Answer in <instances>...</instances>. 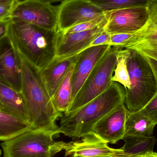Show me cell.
Masks as SVG:
<instances>
[{
  "label": "cell",
  "mask_w": 157,
  "mask_h": 157,
  "mask_svg": "<svg viewBox=\"0 0 157 157\" xmlns=\"http://www.w3.org/2000/svg\"><path fill=\"white\" fill-rule=\"evenodd\" d=\"M14 48L21 70V92L27 110L29 124L33 129L57 131L59 126L56 121L63 113L55 108L41 71Z\"/></svg>",
  "instance_id": "6da1fadb"
},
{
  "label": "cell",
  "mask_w": 157,
  "mask_h": 157,
  "mask_svg": "<svg viewBox=\"0 0 157 157\" xmlns=\"http://www.w3.org/2000/svg\"><path fill=\"white\" fill-rule=\"evenodd\" d=\"M126 91L120 83L112 82L109 88L77 110L63 113L58 134L82 138L93 132L95 124L116 107L124 103Z\"/></svg>",
  "instance_id": "7a4b0ae2"
},
{
  "label": "cell",
  "mask_w": 157,
  "mask_h": 157,
  "mask_svg": "<svg viewBox=\"0 0 157 157\" xmlns=\"http://www.w3.org/2000/svg\"><path fill=\"white\" fill-rule=\"evenodd\" d=\"M61 32L40 28L16 18H10L7 36L15 48L40 70L56 57Z\"/></svg>",
  "instance_id": "3957f363"
},
{
  "label": "cell",
  "mask_w": 157,
  "mask_h": 157,
  "mask_svg": "<svg viewBox=\"0 0 157 157\" xmlns=\"http://www.w3.org/2000/svg\"><path fill=\"white\" fill-rule=\"evenodd\" d=\"M129 50L127 60L131 86L125 90L124 104L130 112L139 111L157 92L155 75L146 59L136 51Z\"/></svg>",
  "instance_id": "277c9868"
},
{
  "label": "cell",
  "mask_w": 157,
  "mask_h": 157,
  "mask_svg": "<svg viewBox=\"0 0 157 157\" xmlns=\"http://www.w3.org/2000/svg\"><path fill=\"white\" fill-rule=\"evenodd\" d=\"M57 131L30 129L0 144L3 157H52L61 151L53 136Z\"/></svg>",
  "instance_id": "5b68a950"
},
{
  "label": "cell",
  "mask_w": 157,
  "mask_h": 157,
  "mask_svg": "<svg viewBox=\"0 0 157 157\" xmlns=\"http://www.w3.org/2000/svg\"><path fill=\"white\" fill-rule=\"evenodd\" d=\"M121 49L113 46L109 48L85 80L67 113L77 110L109 88Z\"/></svg>",
  "instance_id": "8992f818"
},
{
  "label": "cell",
  "mask_w": 157,
  "mask_h": 157,
  "mask_svg": "<svg viewBox=\"0 0 157 157\" xmlns=\"http://www.w3.org/2000/svg\"><path fill=\"white\" fill-rule=\"evenodd\" d=\"M58 6L44 0H19L10 18L19 19L40 28L56 31L58 28Z\"/></svg>",
  "instance_id": "52a82bcc"
},
{
  "label": "cell",
  "mask_w": 157,
  "mask_h": 157,
  "mask_svg": "<svg viewBox=\"0 0 157 157\" xmlns=\"http://www.w3.org/2000/svg\"><path fill=\"white\" fill-rule=\"evenodd\" d=\"M105 15L90 0H65L58 6V28L64 32L71 28Z\"/></svg>",
  "instance_id": "ba28073f"
},
{
  "label": "cell",
  "mask_w": 157,
  "mask_h": 157,
  "mask_svg": "<svg viewBox=\"0 0 157 157\" xmlns=\"http://www.w3.org/2000/svg\"><path fill=\"white\" fill-rule=\"evenodd\" d=\"M105 30L112 34L132 33L143 27L149 16L148 6H135L105 12Z\"/></svg>",
  "instance_id": "9c48e42d"
},
{
  "label": "cell",
  "mask_w": 157,
  "mask_h": 157,
  "mask_svg": "<svg viewBox=\"0 0 157 157\" xmlns=\"http://www.w3.org/2000/svg\"><path fill=\"white\" fill-rule=\"evenodd\" d=\"M81 140L74 142H58L61 151H65V157H123L121 148L115 149L108 145L94 132L82 137Z\"/></svg>",
  "instance_id": "30bf717a"
},
{
  "label": "cell",
  "mask_w": 157,
  "mask_h": 157,
  "mask_svg": "<svg viewBox=\"0 0 157 157\" xmlns=\"http://www.w3.org/2000/svg\"><path fill=\"white\" fill-rule=\"evenodd\" d=\"M128 113L124 103L119 105L98 122L93 132L108 144H117L125 135Z\"/></svg>",
  "instance_id": "8fae6325"
},
{
  "label": "cell",
  "mask_w": 157,
  "mask_h": 157,
  "mask_svg": "<svg viewBox=\"0 0 157 157\" xmlns=\"http://www.w3.org/2000/svg\"><path fill=\"white\" fill-rule=\"evenodd\" d=\"M0 83L21 92V70L15 50L7 35L0 40Z\"/></svg>",
  "instance_id": "7c38bea8"
},
{
  "label": "cell",
  "mask_w": 157,
  "mask_h": 157,
  "mask_svg": "<svg viewBox=\"0 0 157 157\" xmlns=\"http://www.w3.org/2000/svg\"><path fill=\"white\" fill-rule=\"evenodd\" d=\"M111 47L110 45L90 47L78 53L73 74V101L91 71Z\"/></svg>",
  "instance_id": "4fadbf2b"
},
{
  "label": "cell",
  "mask_w": 157,
  "mask_h": 157,
  "mask_svg": "<svg viewBox=\"0 0 157 157\" xmlns=\"http://www.w3.org/2000/svg\"><path fill=\"white\" fill-rule=\"evenodd\" d=\"M105 26L83 32L72 33L61 32L55 58L63 59L73 57L87 48L92 41L105 29Z\"/></svg>",
  "instance_id": "5bb4252c"
},
{
  "label": "cell",
  "mask_w": 157,
  "mask_h": 157,
  "mask_svg": "<svg viewBox=\"0 0 157 157\" xmlns=\"http://www.w3.org/2000/svg\"><path fill=\"white\" fill-rule=\"evenodd\" d=\"M78 56V54L65 59L55 58L47 67L40 70L45 85L52 98L59 85L72 64L77 59Z\"/></svg>",
  "instance_id": "9a60e30c"
},
{
  "label": "cell",
  "mask_w": 157,
  "mask_h": 157,
  "mask_svg": "<svg viewBox=\"0 0 157 157\" xmlns=\"http://www.w3.org/2000/svg\"><path fill=\"white\" fill-rule=\"evenodd\" d=\"M0 110L29 123L27 110L21 92H18L1 83Z\"/></svg>",
  "instance_id": "2e32d148"
},
{
  "label": "cell",
  "mask_w": 157,
  "mask_h": 157,
  "mask_svg": "<svg viewBox=\"0 0 157 157\" xmlns=\"http://www.w3.org/2000/svg\"><path fill=\"white\" fill-rule=\"evenodd\" d=\"M156 125L139 111H128L124 136H153Z\"/></svg>",
  "instance_id": "e0dca14e"
},
{
  "label": "cell",
  "mask_w": 157,
  "mask_h": 157,
  "mask_svg": "<svg viewBox=\"0 0 157 157\" xmlns=\"http://www.w3.org/2000/svg\"><path fill=\"white\" fill-rule=\"evenodd\" d=\"M75 61L70 67L52 98L57 110L63 113L68 112L73 101L72 82Z\"/></svg>",
  "instance_id": "ac0fdd59"
},
{
  "label": "cell",
  "mask_w": 157,
  "mask_h": 157,
  "mask_svg": "<svg viewBox=\"0 0 157 157\" xmlns=\"http://www.w3.org/2000/svg\"><path fill=\"white\" fill-rule=\"evenodd\" d=\"M30 129L27 122L0 110V141H7Z\"/></svg>",
  "instance_id": "d6986e66"
},
{
  "label": "cell",
  "mask_w": 157,
  "mask_h": 157,
  "mask_svg": "<svg viewBox=\"0 0 157 157\" xmlns=\"http://www.w3.org/2000/svg\"><path fill=\"white\" fill-rule=\"evenodd\" d=\"M124 145L121 147L123 157H130L153 151L157 142L155 136H124Z\"/></svg>",
  "instance_id": "ffe728a7"
},
{
  "label": "cell",
  "mask_w": 157,
  "mask_h": 157,
  "mask_svg": "<svg viewBox=\"0 0 157 157\" xmlns=\"http://www.w3.org/2000/svg\"><path fill=\"white\" fill-rule=\"evenodd\" d=\"M129 50L121 49L117 56V63L112 78V82L120 83L125 90L130 88V77L127 68V60L129 55Z\"/></svg>",
  "instance_id": "44dd1931"
},
{
  "label": "cell",
  "mask_w": 157,
  "mask_h": 157,
  "mask_svg": "<svg viewBox=\"0 0 157 157\" xmlns=\"http://www.w3.org/2000/svg\"><path fill=\"white\" fill-rule=\"evenodd\" d=\"M103 12L135 6H147L152 0H90Z\"/></svg>",
  "instance_id": "7402d4cb"
},
{
  "label": "cell",
  "mask_w": 157,
  "mask_h": 157,
  "mask_svg": "<svg viewBox=\"0 0 157 157\" xmlns=\"http://www.w3.org/2000/svg\"><path fill=\"white\" fill-rule=\"evenodd\" d=\"M148 8L149 16L144 27V38L157 41V0H152Z\"/></svg>",
  "instance_id": "603a6c76"
},
{
  "label": "cell",
  "mask_w": 157,
  "mask_h": 157,
  "mask_svg": "<svg viewBox=\"0 0 157 157\" xmlns=\"http://www.w3.org/2000/svg\"><path fill=\"white\" fill-rule=\"evenodd\" d=\"M107 20L106 15L102 16L90 21H86L76 25L69 29H67L63 33H72L75 32H83L92 30L102 25H105L107 24Z\"/></svg>",
  "instance_id": "cb8c5ba5"
},
{
  "label": "cell",
  "mask_w": 157,
  "mask_h": 157,
  "mask_svg": "<svg viewBox=\"0 0 157 157\" xmlns=\"http://www.w3.org/2000/svg\"><path fill=\"white\" fill-rule=\"evenodd\" d=\"M139 111L149 118L155 125L157 124V92L151 100Z\"/></svg>",
  "instance_id": "d4e9b609"
},
{
  "label": "cell",
  "mask_w": 157,
  "mask_h": 157,
  "mask_svg": "<svg viewBox=\"0 0 157 157\" xmlns=\"http://www.w3.org/2000/svg\"><path fill=\"white\" fill-rule=\"evenodd\" d=\"M111 35L104 29L90 45V47L101 46V45H110Z\"/></svg>",
  "instance_id": "484cf974"
},
{
  "label": "cell",
  "mask_w": 157,
  "mask_h": 157,
  "mask_svg": "<svg viewBox=\"0 0 157 157\" xmlns=\"http://www.w3.org/2000/svg\"><path fill=\"white\" fill-rule=\"evenodd\" d=\"M18 1L0 5V20L10 18L13 8Z\"/></svg>",
  "instance_id": "4316f807"
},
{
  "label": "cell",
  "mask_w": 157,
  "mask_h": 157,
  "mask_svg": "<svg viewBox=\"0 0 157 157\" xmlns=\"http://www.w3.org/2000/svg\"><path fill=\"white\" fill-rule=\"evenodd\" d=\"M10 18L0 20V40L7 36Z\"/></svg>",
  "instance_id": "83f0119b"
},
{
  "label": "cell",
  "mask_w": 157,
  "mask_h": 157,
  "mask_svg": "<svg viewBox=\"0 0 157 157\" xmlns=\"http://www.w3.org/2000/svg\"><path fill=\"white\" fill-rule=\"evenodd\" d=\"M130 157H157V153L153 151H148Z\"/></svg>",
  "instance_id": "f1b7e54d"
},
{
  "label": "cell",
  "mask_w": 157,
  "mask_h": 157,
  "mask_svg": "<svg viewBox=\"0 0 157 157\" xmlns=\"http://www.w3.org/2000/svg\"><path fill=\"white\" fill-rule=\"evenodd\" d=\"M18 0H0V5L13 2H16Z\"/></svg>",
  "instance_id": "f546056e"
},
{
  "label": "cell",
  "mask_w": 157,
  "mask_h": 157,
  "mask_svg": "<svg viewBox=\"0 0 157 157\" xmlns=\"http://www.w3.org/2000/svg\"><path fill=\"white\" fill-rule=\"evenodd\" d=\"M44 1H47L50 3L55 2H63L65 0H44Z\"/></svg>",
  "instance_id": "4dcf8cb0"
},
{
  "label": "cell",
  "mask_w": 157,
  "mask_h": 157,
  "mask_svg": "<svg viewBox=\"0 0 157 157\" xmlns=\"http://www.w3.org/2000/svg\"><path fill=\"white\" fill-rule=\"evenodd\" d=\"M2 150L0 149V157H1V155H2Z\"/></svg>",
  "instance_id": "1f68e13d"
}]
</instances>
